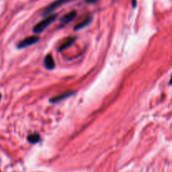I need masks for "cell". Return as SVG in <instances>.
Wrapping results in <instances>:
<instances>
[{
    "instance_id": "cell-1",
    "label": "cell",
    "mask_w": 172,
    "mask_h": 172,
    "mask_svg": "<svg viewBox=\"0 0 172 172\" xmlns=\"http://www.w3.org/2000/svg\"><path fill=\"white\" fill-rule=\"evenodd\" d=\"M56 18H57V14H51V15H50L48 17L45 18L44 19H42L41 21L39 22L38 24H36L34 25V27L33 28L34 33H35V34L42 33L48 26L56 20Z\"/></svg>"
},
{
    "instance_id": "cell-2",
    "label": "cell",
    "mask_w": 172,
    "mask_h": 172,
    "mask_svg": "<svg viewBox=\"0 0 172 172\" xmlns=\"http://www.w3.org/2000/svg\"><path fill=\"white\" fill-rule=\"evenodd\" d=\"M71 1H72V0H56V1H54L52 4L49 5L47 8H45V9L44 10L42 14H43L44 16H47L50 13H51L54 10H56V9H58L59 7L62 6V5L65 4H67V3L71 2Z\"/></svg>"
},
{
    "instance_id": "cell-3",
    "label": "cell",
    "mask_w": 172,
    "mask_h": 172,
    "mask_svg": "<svg viewBox=\"0 0 172 172\" xmlns=\"http://www.w3.org/2000/svg\"><path fill=\"white\" fill-rule=\"evenodd\" d=\"M39 40V38L38 36H29L25 39L21 40L19 43L17 45V47L19 49H23V48L28 47L30 45H33L34 44H36Z\"/></svg>"
},
{
    "instance_id": "cell-4",
    "label": "cell",
    "mask_w": 172,
    "mask_h": 172,
    "mask_svg": "<svg viewBox=\"0 0 172 172\" xmlns=\"http://www.w3.org/2000/svg\"><path fill=\"white\" fill-rule=\"evenodd\" d=\"M73 94H74V92H65V93L57 95V96L54 97V98H51L50 99V102H51V103H59V102L63 101V100H65V99L68 98L69 97L72 96Z\"/></svg>"
},
{
    "instance_id": "cell-5",
    "label": "cell",
    "mask_w": 172,
    "mask_h": 172,
    "mask_svg": "<svg viewBox=\"0 0 172 172\" xmlns=\"http://www.w3.org/2000/svg\"><path fill=\"white\" fill-rule=\"evenodd\" d=\"M77 11H71L70 13H66V15H64L63 17H61L60 19V23L61 24H63V25H66V24H69L70 22H71L75 18L77 17Z\"/></svg>"
},
{
    "instance_id": "cell-6",
    "label": "cell",
    "mask_w": 172,
    "mask_h": 172,
    "mask_svg": "<svg viewBox=\"0 0 172 172\" xmlns=\"http://www.w3.org/2000/svg\"><path fill=\"white\" fill-rule=\"evenodd\" d=\"M55 60L53 56L51 54H49L47 56H45V60H44V66L48 70H52V69L55 68Z\"/></svg>"
},
{
    "instance_id": "cell-7",
    "label": "cell",
    "mask_w": 172,
    "mask_h": 172,
    "mask_svg": "<svg viewBox=\"0 0 172 172\" xmlns=\"http://www.w3.org/2000/svg\"><path fill=\"white\" fill-rule=\"evenodd\" d=\"M76 39H77L76 37H70V38L66 39V40H65L64 42L60 45V47H59V51H64L66 49H67V48L70 47L71 45H72L75 43Z\"/></svg>"
},
{
    "instance_id": "cell-8",
    "label": "cell",
    "mask_w": 172,
    "mask_h": 172,
    "mask_svg": "<svg viewBox=\"0 0 172 172\" xmlns=\"http://www.w3.org/2000/svg\"><path fill=\"white\" fill-rule=\"evenodd\" d=\"M92 20V16H88V17H86L85 19H83L81 23H79L77 24V25L75 26V28H74V30H82L83 28H85L87 25H89L91 24V22Z\"/></svg>"
},
{
    "instance_id": "cell-9",
    "label": "cell",
    "mask_w": 172,
    "mask_h": 172,
    "mask_svg": "<svg viewBox=\"0 0 172 172\" xmlns=\"http://www.w3.org/2000/svg\"><path fill=\"white\" fill-rule=\"evenodd\" d=\"M27 139L31 144H36V143H38L40 140V136L38 133H32V134H30L28 136Z\"/></svg>"
},
{
    "instance_id": "cell-10",
    "label": "cell",
    "mask_w": 172,
    "mask_h": 172,
    "mask_svg": "<svg viewBox=\"0 0 172 172\" xmlns=\"http://www.w3.org/2000/svg\"><path fill=\"white\" fill-rule=\"evenodd\" d=\"M87 4H96L98 0H85Z\"/></svg>"
},
{
    "instance_id": "cell-11",
    "label": "cell",
    "mask_w": 172,
    "mask_h": 172,
    "mask_svg": "<svg viewBox=\"0 0 172 172\" xmlns=\"http://www.w3.org/2000/svg\"><path fill=\"white\" fill-rule=\"evenodd\" d=\"M132 3H133V7H135L136 6V0H132Z\"/></svg>"
},
{
    "instance_id": "cell-12",
    "label": "cell",
    "mask_w": 172,
    "mask_h": 172,
    "mask_svg": "<svg viewBox=\"0 0 172 172\" xmlns=\"http://www.w3.org/2000/svg\"><path fill=\"white\" fill-rule=\"evenodd\" d=\"M170 84L172 85V77H171V82H170Z\"/></svg>"
},
{
    "instance_id": "cell-13",
    "label": "cell",
    "mask_w": 172,
    "mask_h": 172,
    "mask_svg": "<svg viewBox=\"0 0 172 172\" xmlns=\"http://www.w3.org/2000/svg\"><path fill=\"white\" fill-rule=\"evenodd\" d=\"M0 99H1V95H0Z\"/></svg>"
}]
</instances>
